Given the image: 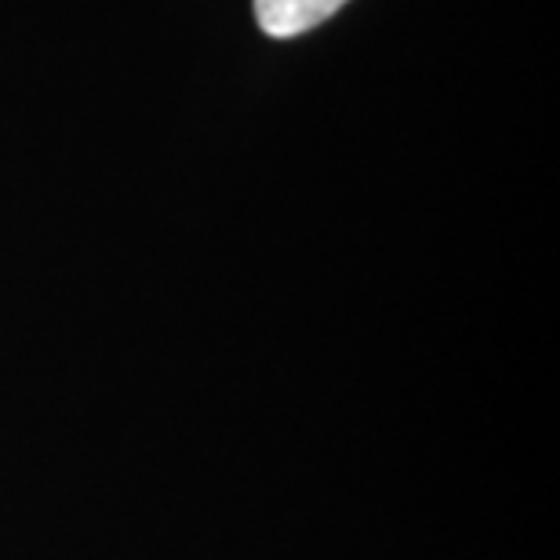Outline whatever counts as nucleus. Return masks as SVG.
I'll return each mask as SVG.
<instances>
[{
	"instance_id": "nucleus-1",
	"label": "nucleus",
	"mask_w": 560,
	"mask_h": 560,
	"mask_svg": "<svg viewBox=\"0 0 560 560\" xmlns=\"http://www.w3.org/2000/svg\"><path fill=\"white\" fill-rule=\"evenodd\" d=\"M346 0H255V19L266 37H299L328 22Z\"/></svg>"
}]
</instances>
